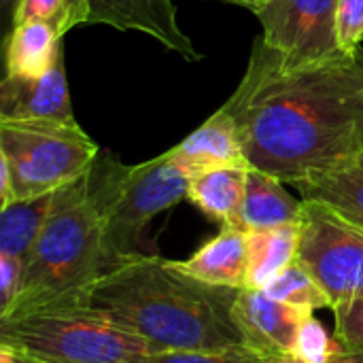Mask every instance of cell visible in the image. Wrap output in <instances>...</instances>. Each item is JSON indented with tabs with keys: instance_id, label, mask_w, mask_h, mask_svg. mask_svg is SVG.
<instances>
[{
	"instance_id": "obj_1",
	"label": "cell",
	"mask_w": 363,
	"mask_h": 363,
	"mask_svg": "<svg viewBox=\"0 0 363 363\" xmlns=\"http://www.w3.org/2000/svg\"><path fill=\"white\" fill-rule=\"evenodd\" d=\"M223 108L251 168L291 185L340 170L363 155V49L287 66L257 38Z\"/></svg>"
},
{
	"instance_id": "obj_2",
	"label": "cell",
	"mask_w": 363,
	"mask_h": 363,
	"mask_svg": "<svg viewBox=\"0 0 363 363\" xmlns=\"http://www.w3.org/2000/svg\"><path fill=\"white\" fill-rule=\"evenodd\" d=\"M238 294L240 289L202 283L174 262L136 255L55 308L98 313L143 336L155 351H219L247 347L232 315Z\"/></svg>"
},
{
	"instance_id": "obj_3",
	"label": "cell",
	"mask_w": 363,
	"mask_h": 363,
	"mask_svg": "<svg viewBox=\"0 0 363 363\" xmlns=\"http://www.w3.org/2000/svg\"><path fill=\"white\" fill-rule=\"evenodd\" d=\"M111 268L104 230L87 172L53 191L51 208L30 255L21 291L4 319L55 308Z\"/></svg>"
},
{
	"instance_id": "obj_4",
	"label": "cell",
	"mask_w": 363,
	"mask_h": 363,
	"mask_svg": "<svg viewBox=\"0 0 363 363\" xmlns=\"http://www.w3.org/2000/svg\"><path fill=\"white\" fill-rule=\"evenodd\" d=\"M87 181L102 219L111 268L145 255L138 247L147 225L187 198L189 187V177L168 151L136 166H125L108 151H100L87 170Z\"/></svg>"
},
{
	"instance_id": "obj_5",
	"label": "cell",
	"mask_w": 363,
	"mask_h": 363,
	"mask_svg": "<svg viewBox=\"0 0 363 363\" xmlns=\"http://www.w3.org/2000/svg\"><path fill=\"white\" fill-rule=\"evenodd\" d=\"M98 153L77 121L0 119V204L57 191L83 177Z\"/></svg>"
},
{
	"instance_id": "obj_6",
	"label": "cell",
	"mask_w": 363,
	"mask_h": 363,
	"mask_svg": "<svg viewBox=\"0 0 363 363\" xmlns=\"http://www.w3.org/2000/svg\"><path fill=\"white\" fill-rule=\"evenodd\" d=\"M0 345L45 363H143L155 347L85 308H47L0 321Z\"/></svg>"
},
{
	"instance_id": "obj_7",
	"label": "cell",
	"mask_w": 363,
	"mask_h": 363,
	"mask_svg": "<svg viewBox=\"0 0 363 363\" xmlns=\"http://www.w3.org/2000/svg\"><path fill=\"white\" fill-rule=\"evenodd\" d=\"M298 259L334 306L363 298V228L330 206L304 200Z\"/></svg>"
},
{
	"instance_id": "obj_8",
	"label": "cell",
	"mask_w": 363,
	"mask_h": 363,
	"mask_svg": "<svg viewBox=\"0 0 363 363\" xmlns=\"http://www.w3.org/2000/svg\"><path fill=\"white\" fill-rule=\"evenodd\" d=\"M340 0H264L251 13L262 23V40L287 66H308L347 55L338 47Z\"/></svg>"
},
{
	"instance_id": "obj_9",
	"label": "cell",
	"mask_w": 363,
	"mask_h": 363,
	"mask_svg": "<svg viewBox=\"0 0 363 363\" xmlns=\"http://www.w3.org/2000/svg\"><path fill=\"white\" fill-rule=\"evenodd\" d=\"M232 315L247 347L268 355H289L313 308L285 304L264 289H240Z\"/></svg>"
},
{
	"instance_id": "obj_10",
	"label": "cell",
	"mask_w": 363,
	"mask_h": 363,
	"mask_svg": "<svg viewBox=\"0 0 363 363\" xmlns=\"http://www.w3.org/2000/svg\"><path fill=\"white\" fill-rule=\"evenodd\" d=\"M89 23H104L121 32L134 30L187 62L202 60V53L179 26L174 0H94Z\"/></svg>"
},
{
	"instance_id": "obj_11",
	"label": "cell",
	"mask_w": 363,
	"mask_h": 363,
	"mask_svg": "<svg viewBox=\"0 0 363 363\" xmlns=\"http://www.w3.org/2000/svg\"><path fill=\"white\" fill-rule=\"evenodd\" d=\"M0 119L77 121L64 70V53L40 77H6L0 83Z\"/></svg>"
},
{
	"instance_id": "obj_12",
	"label": "cell",
	"mask_w": 363,
	"mask_h": 363,
	"mask_svg": "<svg viewBox=\"0 0 363 363\" xmlns=\"http://www.w3.org/2000/svg\"><path fill=\"white\" fill-rule=\"evenodd\" d=\"M168 153L187 177L221 166L249 164L236 121L223 106Z\"/></svg>"
},
{
	"instance_id": "obj_13",
	"label": "cell",
	"mask_w": 363,
	"mask_h": 363,
	"mask_svg": "<svg viewBox=\"0 0 363 363\" xmlns=\"http://www.w3.org/2000/svg\"><path fill=\"white\" fill-rule=\"evenodd\" d=\"M174 266L215 287L245 289L247 270H249V251H247V232L240 228H221V232L204 242L191 257L174 262Z\"/></svg>"
},
{
	"instance_id": "obj_14",
	"label": "cell",
	"mask_w": 363,
	"mask_h": 363,
	"mask_svg": "<svg viewBox=\"0 0 363 363\" xmlns=\"http://www.w3.org/2000/svg\"><path fill=\"white\" fill-rule=\"evenodd\" d=\"M304 200H296L283 185L281 179L249 168L247 189L238 217V228L245 232L251 230H270L291 223H302Z\"/></svg>"
},
{
	"instance_id": "obj_15",
	"label": "cell",
	"mask_w": 363,
	"mask_h": 363,
	"mask_svg": "<svg viewBox=\"0 0 363 363\" xmlns=\"http://www.w3.org/2000/svg\"><path fill=\"white\" fill-rule=\"evenodd\" d=\"M249 168V164H236L189 177L187 200L221 228H238Z\"/></svg>"
},
{
	"instance_id": "obj_16",
	"label": "cell",
	"mask_w": 363,
	"mask_h": 363,
	"mask_svg": "<svg viewBox=\"0 0 363 363\" xmlns=\"http://www.w3.org/2000/svg\"><path fill=\"white\" fill-rule=\"evenodd\" d=\"M302 223L247 232L249 270L245 289H266L300 253Z\"/></svg>"
},
{
	"instance_id": "obj_17",
	"label": "cell",
	"mask_w": 363,
	"mask_h": 363,
	"mask_svg": "<svg viewBox=\"0 0 363 363\" xmlns=\"http://www.w3.org/2000/svg\"><path fill=\"white\" fill-rule=\"evenodd\" d=\"M64 53L62 38L43 21L15 23L6 36V77H40Z\"/></svg>"
},
{
	"instance_id": "obj_18",
	"label": "cell",
	"mask_w": 363,
	"mask_h": 363,
	"mask_svg": "<svg viewBox=\"0 0 363 363\" xmlns=\"http://www.w3.org/2000/svg\"><path fill=\"white\" fill-rule=\"evenodd\" d=\"M302 200L319 202L363 228V155L353 164L296 183Z\"/></svg>"
},
{
	"instance_id": "obj_19",
	"label": "cell",
	"mask_w": 363,
	"mask_h": 363,
	"mask_svg": "<svg viewBox=\"0 0 363 363\" xmlns=\"http://www.w3.org/2000/svg\"><path fill=\"white\" fill-rule=\"evenodd\" d=\"M53 194L15 200L0 211V255H9L21 262H30L34 245L47 221ZM28 268V266H26Z\"/></svg>"
},
{
	"instance_id": "obj_20",
	"label": "cell",
	"mask_w": 363,
	"mask_h": 363,
	"mask_svg": "<svg viewBox=\"0 0 363 363\" xmlns=\"http://www.w3.org/2000/svg\"><path fill=\"white\" fill-rule=\"evenodd\" d=\"M91 2L94 0H19L13 26L23 21H43L64 38L72 28L89 23Z\"/></svg>"
},
{
	"instance_id": "obj_21",
	"label": "cell",
	"mask_w": 363,
	"mask_h": 363,
	"mask_svg": "<svg viewBox=\"0 0 363 363\" xmlns=\"http://www.w3.org/2000/svg\"><path fill=\"white\" fill-rule=\"evenodd\" d=\"M264 291L285 304H291V306H304V308H313V311L334 306L328 291L300 264V259H296L289 268H285Z\"/></svg>"
},
{
	"instance_id": "obj_22",
	"label": "cell",
	"mask_w": 363,
	"mask_h": 363,
	"mask_svg": "<svg viewBox=\"0 0 363 363\" xmlns=\"http://www.w3.org/2000/svg\"><path fill=\"white\" fill-rule=\"evenodd\" d=\"M274 357L251 347H230L219 351H157L143 363H272Z\"/></svg>"
},
{
	"instance_id": "obj_23",
	"label": "cell",
	"mask_w": 363,
	"mask_h": 363,
	"mask_svg": "<svg viewBox=\"0 0 363 363\" xmlns=\"http://www.w3.org/2000/svg\"><path fill=\"white\" fill-rule=\"evenodd\" d=\"M342 353H345V349L340 347L336 336H332L323 328V323L319 319H315V315H311L298 334L294 355L306 363H332Z\"/></svg>"
},
{
	"instance_id": "obj_24",
	"label": "cell",
	"mask_w": 363,
	"mask_h": 363,
	"mask_svg": "<svg viewBox=\"0 0 363 363\" xmlns=\"http://www.w3.org/2000/svg\"><path fill=\"white\" fill-rule=\"evenodd\" d=\"M332 311L334 336L345 353H363V298L340 302Z\"/></svg>"
},
{
	"instance_id": "obj_25",
	"label": "cell",
	"mask_w": 363,
	"mask_h": 363,
	"mask_svg": "<svg viewBox=\"0 0 363 363\" xmlns=\"http://www.w3.org/2000/svg\"><path fill=\"white\" fill-rule=\"evenodd\" d=\"M336 34L342 53L353 55L362 49L363 0H340L336 13Z\"/></svg>"
},
{
	"instance_id": "obj_26",
	"label": "cell",
	"mask_w": 363,
	"mask_h": 363,
	"mask_svg": "<svg viewBox=\"0 0 363 363\" xmlns=\"http://www.w3.org/2000/svg\"><path fill=\"white\" fill-rule=\"evenodd\" d=\"M26 266L28 264L21 259L0 255V319L9 315V311L13 308V304L21 291Z\"/></svg>"
},
{
	"instance_id": "obj_27",
	"label": "cell",
	"mask_w": 363,
	"mask_h": 363,
	"mask_svg": "<svg viewBox=\"0 0 363 363\" xmlns=\"http://www.w3.org/2000/svg\"><path fill=\"white\" fill-rule=\"evenodd\" d=\"M0 363H45V362H38V359H32V357L19 355V353H15L13 349H9V347H2V345H0Z\"/></svg>"
},
{
	"instance_id": "obj_28",
	"label": "cell",
	"mask_w": 363,
	"mask_h": 363,
	"mask_svg": "<svg viewBox=\"0 0 363 363\" xmlns=\"http://www.w3.org/2000/svg\"><path fill=\"white\" fill-rule=\"evenodd\" d=\"M19 0H0V11H2V17L6 21V26L13 28V17H15V9H17Z\"/></svg>"
},
{
	"instance_id": "obj_29",
	"label": "cell",
	"mask_w": 363,
	"mask_h": 363,
	"mask_svg": "<svg viewBox=\"0 0 363 363\" xmlns=\"http://www.w3.org/2000/svg\"><path fill=\"white\" fill-rule=\"evenodd\" d=\"M215 2H225V4H236V6H245L249 11H253L257 4H262L264 0H215Z\"/></svg>"
},
{
	"instance_id": "obj_30",
	"label": "cell",
	"mask_w": 363,
	"mask_h": 363,
	"mask_svg": "<svg viewBox=\"0 0 363 363\" xmlns=\"http://www.w3.org/2000/svg\"><path fill=\"white\" fill-rule=\"evenodd\" d=\"M332 363H363V353H342Z\"/></svg>"
},
{
	"instance_id": "obj_31",
	"label": "cell",
	"mask_w": 363,
	"mask_h": 363,
	"mask_svg": "<svg viewBox=\"0 0 363 363\" xmlns=\"http://www.w3.org/2000/svg\"><path fill=\"white\" fill-rule=\"evenodd\" d=\"M272 363H306V362H302L300 357H296L294 353H289V355H277Z\"/></svg>"
}]
</instances>
